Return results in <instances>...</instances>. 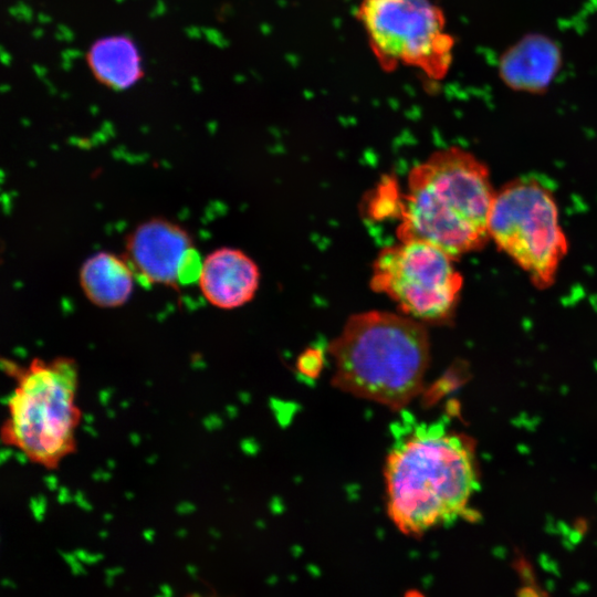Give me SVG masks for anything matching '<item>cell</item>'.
I'll return each instance as SVG.
<instances>
[{
	"instance_id": "cell-1",
	"label": "cell",
	"mask_w": 597,
	"mask_h": 597,
	"mask_svg": "<svg viewBox=\"0 0 597 597\" xmlns=\"http://www.w3.org/2000/svg\"><path fill=\"white\" fill-rule=\"evenodd\" d=\"M384 476L389 519L402 534L421 536L465 517L480 485L474 439L421 426L388 453Z\"/></svg>"
},
{
	"instance_id": "cell-2",
	"label": "cell",
	"mask_w": 597,
	"mask_h": 597,
	"mask_svg": "<svg viewBox=\"0 0 597 597\" xmlns=\"http://www.w3.org/2000/svg\"><path fill=\"white\" fill-rule=\"evenodd\" d=\"M495 190L485 164L457 147L432 153L409 172L400 205L399 240H421L453 260L490 240Z\"/></svg>"
},
{
	"instance_id": "cell-3",
	"label": "cell",
	"mask_w": 597,
	"mask_h": 597,
	"mask_svg": "<svg viewBox=\"0 0 597 597\" xmlns=\"http://www.w3.org/2000/svg\"><path fill=\"white\" fill-rule=\"evenodd\" d=\"M328 349L334 387L395 411L420 394L430 360L425 324L380 311L352 315Z\"/></svg>"
},
{
	"instance_id": "cell-4",
	"label": "cell",
	"mask_w": 597,
	"mask_h": 597,
	"mask_svg": "<svg viewBox=\"0 0 597 597\" xmlns=\"http://www.w3.org/2000/svg\"><path fill=\"white\" fill-rule=\"evenodd\" d=\"M0 364L15 381L0 426V440L35 464L46 469L57 467L74 449L78 421L74 402L75 362L33 358L27 365H19L0 357Z\"/></svg>"
},
{
	"instance_id": "cell-5",
	"label": "cell",
	"mask_w": 597,
	"mask_h": 597,
	"mask_svg": "<svg viewBox=\"0 0 597 597\" xmlns=\"http://www.w3.org/2000/svg\"><path fill=\"white\" fill-rule=\"evenodd\" d=\"M489 233L535 287L554 283L568 242L554 195L542 181L521 177L495 191Z\"/></svg>"
},
{
	"instance_id": "cell-6",
	"label": "cell",
	"mask_w": 597,
	"mask_h": 597,
	"mask_svg": "<svg viewBox=\"0 0 597 597\" xmlns=\"http://www.w3.org/2000/svg\"><path fill=\"white\" fill-rule=\"evenodd\" d=\"M356 15L385 71L410 66L433 81L447 75L454 39L430 0H362Z\"/></svg>"
},
{
	"instance_id": "cell-7",
	"label": "cell",
	"mask_w": 597,
	"mask_h": 597,
	"mask_svg": "<svg viewBox=\"0 0 597 597\" xmlns=\"http://www.w3.org/2000/svg\"><path fill=\"white\" fill-rule=\"evenodd\" d=\"M453 259L421 240H399L383 249L370 285L389 296L401 313L421 323H447L454 314L463 279Z\"/></svg>"
},
{
	"instance_id": "cell-8",
	"label": "cell",
	"mask_w": 597,
	"mask_h": 597,
	"mask_svg": "<svg viewBox=\"0 0 597 597\" xmlns=\"http://www.w3.org/2000/svg\"><path fill=\"white\" fill-rule=\"evenodd\" d=\"M144 285L177 287L198 277L201 260L190 233L161 217L149 218L126 237L122 254Z\"/></svg>"
},
{
	"instance_id": "cell-9",
	"label": "cell",
	"mask_w": 597,
	"mask_h": 597,
	"mask_svg": "<svg viewBox=\"0 0 597 597\" xmlns=\"http://www.w3.org/2000/svg\"><path fill=\"white\" fill-rule=\"evenodd\" d=\"M198 284L203 297L220 310L241 307L254 297L260 270L245 252L222 247L201 260Z\"/></svg>"
},
{
	"instance_id": "cell-10",
	"label": "cell",
	"mask_w": 597,
	"mask_h": 597,
	"mask_svg": "<svg viewBox=\"0 0 597 597\" xmlns=\"http://www.w3.org/2000/svg\"><path fill=\"white\" fill-rule=\"evenodd\" d=\"M562 66L558 44L541 33H528L501 56L499 75L510 88L526 93H544Z\"/></svg>"
},
{
	"instance_id": "cell-11",
	"label": "cell",
	"mask_w": 597,
	"mask_h": 597,
	"mask_svg": "<svg viewBox=\"0 0 597 597\" xmlns=\"http://www.w3.org/2000/svg\"><path fill=\"white\" fill-rule=\"evenodd\" d=\"M78 280L86 298L102 308L124 305L136 281L124 256L106 251L94 253L84 261Z\"/></svg>"
},
{
	"instance_id": "cell-12",
	"label": "cell",
	"mask_w": 597,
	"mask_h": 597,
	"mask_svg": "<svg viewBox=\"0 0 597 597\" xmlns=\"http://www.w3.org/2000/svg\"><path fill=\"white\" fill-rule=\"evenodd\" d=\"M86 63L94 78L114 91L132 87L144 75L136 43L123 34L96 40L86 52Z\"/></svg>"
},
{
	"instance_id": "cell-13",
	"label": "cell",
	"mask_w": 597,
	"mask_h": 597,
	"mask_svg": "<svg viewBox=\"0 0 597 597\" xmlns=\"http://www.w3.org/2000/svg\"><path fill=\"white\" fill-rule=\"evenodd\" d=\"M205 425L207 429H218L221 427L222 421L218 416L212 415L205 420Z\"/></svg>"
},
{
	"instance_id": "cell-14",
	"label": "cell",
	"mask_w": 597,
	"mask_h": 597,
	"mask_svg": "<svg viewBox=\"0 0 597 597\" xmlns=\"http://www.w3.org/2000/svg\"><path fill=\"white\" fill-rule=\"evenodd\" d=\"M195 510V506L189 502H182L177 506V511L180 514H189Z\"/></svg>"
}]
</instances>
